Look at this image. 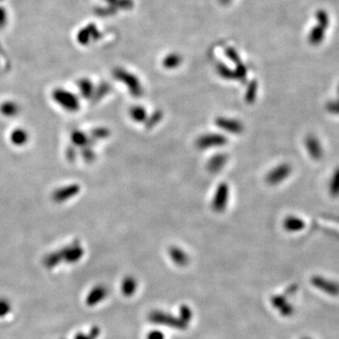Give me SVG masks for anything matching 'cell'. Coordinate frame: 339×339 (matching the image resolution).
Returning a JSON list of instances; mask_svg holds the SVG:
<instances>
[{
  "label": "cell",
  "instance_id": "83f0119b",
  "mask_svg": "<svg viewBox=\"0 0 339 339\" xmlns=\"http://www.w3.org/2000/svg\"><path fill=\"white\" fill-rule=\"evenodd\" d=\"M337 91H338V98L339 99V86H338V90H337Z\"/></svg>",
  "mask_w": 339,
  "mask_h": 339
},
{
  "label": "cell",
  "instance_id": "ffe728a7",
  "mask_svg": "<svg viewBox=\"0 0 339 339\" xmlns=\"http://www.w3.org/2000/svg\"><path fill=\"white\" fill-rule=\"evenodd\" d=\"M256 95H257V83H255L254 81L249 85L247 89V92L245 94V100L248 103H253L256 98Z\"/></svg>",
  "mask_w": 339,
  "mask_h": 339
},
{
  "label": "cell",
  "instance_id": "8992f818",
  "mask_svg": "<svg viewBox=\"0 0 339 339\" xmlns=\"http://www.w3.org/2000/svg\"><path fill=\"white\" fill-rule=\"evenodd\" d=\"M116 76L122 80L123 82H125V84L127 85L129 89L130 94L135 96V97H139L142 94V87L141 83L139 81V79L134 76L131 74H128L127 72L124 71H119L116 75Z\"/></svg>",
  "mask_w": 339,
  "mask_h": 339
},
{
  "label": "cell",
  "instance_id": "7c38bea8",
  "mask_svg": "<svg viewBox=\"0 0 339 339\" xmlns=\"http://www.w3.org/2000/svg\"><path fill=\"white\" fill-rule=\"evenodd\" d=\"M325 32H326V28L320 25H318L312 28L309 34V38H308L311 44L318 45L322 42L324 39Z\"/></svg>",
  "mask_w": 339,
  "mask_h": 339
},
{
  "label": "cell",
  "instance_id": "44dd1931",
  "mask_svg": "<svg viewBox=\"0 0 339 339\" xmlns=\"http://www.w3.org/2000/svg\"><path fill=\"white\" fill-rule=\"evenodd\" d=\"M316 18L319 22V25L322 26L323 28H326L329 27V16L328 14L323 11V10H320L317 14H316Z\"/></svg>",
  "mask_w": 339,
  "mask_h": 339
},
{
  "label": "cell",
  "instance_id": "484cf974",
  "mask_svg": "<svg viewBox=\"0 0 339 339\" xmlns=\"http://www.w3.org/2000/svg\"><path fill=\"white\" fill-rule=\"evenodd\" d=\"M110 135V131L106 128H99L96 130H94V137L97 139H105Z\"/></svg>",
  "mask_w": 339,
  "mask_h": 339
},
{
  "label": "cell",
  "instance_id": "7a4b0ae2",
  "mask_svg": "<svg viewBox=\"0 0 339 339\" xmlns=\"http://www.w3.org/2000/svg\"><path fill=\"white\" fill-rule=\"evenodd\" d=\"M230 196V188L228 184H220L214 193V197L212 200V208L216 212H224L226 210L229 202Z\"/></svg>",
  "mask_w": 339,
  "mask_h": 339
},
{
  "label": "cell",
  "instance_id": "7402d4cb",
  "mask_svg": "<svg viewBox=\"0 0 339 339\" xmlns=\"http://www.w3.org/2000/svg\"><path fill=\"white\" fill-rule=\"evenodd\" d=\"M161 118H162V113H161V112H155V113L148 119L146 126H147L148 128L155 127V126H156V125L160 122Z\"/></svg>",
  "mask_w": 339,
  "mask_h": 339
},
{
  "label": "cell",
  "instance_id": "e0dca14e",
  "mask_svg": "<svg viewBox=\"0 0 339 339\" xmlns=\"http://www.w3.org/2000/svg\"><path fill=\"white\" fill-rule=\"evenodd\" d=\"M181 63V57L178 55H170L163 60L164 67L168 69H172L177 67Z\"/></svg>",
  "mask_w": 339,
  "mask_h": 339
},
{
  "label": "cell",
  "instance_id": "cb8c5ba5",
  "mask_svg": "<svg viewBox=\"0 0 339 339\" xmlns=\"http://www.w3.org/2000/svg\"><path fill=\"white\" fill-rule=\"evenodd\" d=\"M218 73L221 75V76L225 77L226 79H231V78H234V75H233V72L232 71L227 69V67L224 66V65H220L218 66Z\"/></svg>",
  "mask_w": 339,
  "mask_h": 339
},
{
  "label": "cell",
  "instance_id": "3957f363",
  "mask_svg": "<svg viewBox=\"0 0 339 339\" xmlns=\"http://www.w3.org/2000/svg\"><path fill=\"white\" fill-rule=\"evenodd\" d=\"M54 100L59 107L71 113L76 112L79 109V101L70 93L63 92L62 90L54 93Z\"/></svg>",
  "mask_w": 339,
  "mask_h": 339
},
{
  "label": "cell",
  "instance_id": "d6986e66",
  "mask_svg": "<svg viewBox=\"0 0 339 339\" xmlns=\"http://www.w3.org/2000/svg\"><path fill=\"white\" fill-rule=\"evenodd\" d=\"M101 289H102L101 287H98V288L93 290V291L89 294V296L87 298V303H88L89 305H94L95 303L99 302V301L104 297V295H101V294L104 293V292L101 291Z\"/></svg>",
  "mask_w": 339,
  "mask_h": 339
},
{
  "label": "cell",
  "instance_id": "9c48e42d",
  "mask_svg": "<svg viewBox=\"0 0 339 339\" xmlns=\"http://www.w3.org/2000/svg\"><path fill=\"white\" fill-rule=\"evenodd\" d=\"M79 191V187L77 185H71L64 188H61L60 189H57L54 193V199L57 202L66 201L70 198L74 197V195L77 194Z\"/></svg>",
  "mask_w": 339,
  "mask_h": 339
},
{
  "label": "cell",
  "instance_id": "52a82bcc",
  "mask_svg": "<svg viewBox=\"0 0 339 339\" xmlns=\"http://www.w3.org/2000/svg\"><path fill=\"white\" fill-rule=\"evenodd\" d=\"M215 124L217 127L222 128L223 130L227 131L229 133L240 134L243 131V124L236 119L220 117L216 119Z\"/></svg>",
  "mask_w": 339,
  "mask_h": 339
},
{
  "label": "cell",
  "instance_id": "ba28073f",
  "mask_svg": "<svg viewBox=\"0 0 339 339\" xmlns=\"http://www.w3.org/2000/svg\"><path fill=\"white\" fill-rule=\"evenodd\" d=\"M282 227L287 232L296 233L305 228V222L298 216L289 215L284 218L282 222Z\"/></svg>",
  "mask_w": 339,
  "mask_h": 339
},
{
  "label": "cell",
  "instance_id": "277c9868",
  "mask_svg": "<svg viewBox=\"0 0 339 339\" xmlns=\"http://www.w3.org/2000/svg\"><path fill=\"white\" fill-rule=\"evenodd\" d=\"M304 146L307 154L315 161H320L324 155L323 147L320 139L314 135L308 134L304 140Z\"/></svg>",
  "mask_w": 339,
  "mask_h": 339
},
{
  "label": "cell",
  "instance_id": "603a6c76",
  "mask_svg": "<svg viewBox=\"0 0 339 339\" xmlns=\"http://www.w3.org/2000/svg\"><path fill=\"white\" fill-rule=\"evenodd\" d=\"M11 311V304L7 300L0 299V317L9 314Z\"/></svg>",
  "mask_w": 339,
  "mask_h": 339
},
{
  "label": "cell",
  "instance_id": "ac0fdd59",
  "mask_svg": "<svg viewBox=\"0 0 339 339\" xmlns=\"http://www.w3.org/2000/svg\"><path fill=\"white\" fill-rule=\"evenodd\" d=\"M325 110L327 113L336 116H339V99L329 100L325 104Z\"/></svg>",
  "mask_w": 339,
  "mask_h": 339
},
{
  "label": "cell",
  "instance_id": "2e32d148",
  "mask_svg": "<svg viewBox=\"0 0 339 339\" xmlns=\"http://www.w3.org/2000/svg\"><path fill=\"white\" fill-rule=\"evenodd\" d=\"M72 141L75 145H78V146H86L88 144V137L87 135L83 133L80 130H75L72 133L71 136Z\"/></svg>",
  "mask_w": 339,
  "mask_h": 339
},
{
  "label": "cell",
  "instance_id": "5bb4252c",
  "mask_svg": "<svg viewBox=\"0 0 339 339\" xmlns=\"http://www.w3.org/2000/svg\"><path fill=\"white\" fill-rule=\"evenodd\" d=\"M28 133L24 129H15L11 134V141L14 145L22 146L28 141Z\"/></svg>",
  "mask_w": 339,
  "mask_h": 339
},
{
  "label": "cell",
  "instance_id": "30bf717a",
  "mask_svg": "<svg viewBox=\"0 0 339 339\" xmlns=\"http://www.w3.org/2000/svg\"><path fill=\"white\" fill-rule=\"evenodd\" d=\"M227 162V155L218 154L212 156L207 163V170L210 172H218L225 167Z\"/></svg>",
  "mask_w": 339,
  "mask_h": 339
},
{
  "label": "cell",
  "instance_id": "9a60e30c",
  "mask_svg": "<svg viewBox=\"0 0 339 339\" xmlns=\"http://www.w3.org/2000/svg\"><path fill=\"white\" fill-rule=\"evenodd\" d=\"M0 111L2 114L8 117H12V116H15L18 113L19 107L14 102H6L1 106Z\"/></svg>",
  "mask_w": 339,
  "mask_h": 339
},
{
  "label": "cell",
  "instance_id": "5b68a950",
  "mask_svg": "<svg viewBox=\"0 0 339 339\" xmlns=\"http://www.w3.org/2000/svg\"><path fill=\"white\" fill-rule=\"evenodd\" d=\"M227 139L224 135L217 133H208L202 135L196 141V146L199 149H208L226 145Z\"/></svg>",
  "mask_w": 339,
  "mask_h": 339
},
{
  "label": "cell",
  "instance_id": "4316f807",
  "mask_svg": "<svg viewBox=\"0 0 339 339\" xmlns=\"http://www.w3.org/2000/svg\"><path fill=\"white\" fill-rule=\"evenodd\" d=\"M223 3H228L230 0H221Z\"/></svg>",
  "mask_w": 339,
  "mask_h": 339
},
{
  "label": "cell",
  "instance_id": "4fadbf2b",
  "mask_svg": "<svg viewBox=\"0 0 339 339\" xmlns=\"http://www.w3.org/2000/svg\"><path fill=\"white\" fill-rule=\"evenodd\" d=\"M129 114L132 120L136 123H143L147 120V112L143 107L141 106L132 107L129 110Z\"/></svg>",
  "mask_w": 339,
  "mask_h": 339
},
{
  "label": "cell",
  "instance_id": "8fae6325",
  "mask_svg": "<svg viewBox=\"0 0 339 339\" xmlns=\"http://www.w3.org/2000/svg\"><path fill=\"white\" fill-rule=\"evenodd\" d=\"M329 195L334 199L339 198V167L334 170L328 184Z\"/></svg>",
  "mask_w": 339,
  "mask_h": 339
},
{
  "label": "cell",
  "instance_id": "d4e9b609",
  "mask_svg": "<svg viewBox=\"0 0 339 339\" xmlns=\"http://www.w3.org/2000/svg\"><path fill=\"white\" fill-rule=\"evenodd\" d=\"M170 255L174 260H181V262L184 259H186V255L181 250H178L177 248H172L170 250Z\"/></svg>",
  "mask_w": 339,
  "mask_h": 339
},
{
  "label": "cell",
  "instance_id": "6da1fadb",
  "mask_svg": "<svg viewBox=\"0 0 339 339\" xmlns=\"http://www.w3.org/2000/svg\"><path fill=\"white\" fill-rule=\"evenodd\" d=\"M293 168L289 163H282L268 171L266 181L268 185L276 186L286 180L292 173Z\"/></svg>",
  "mask_w": 339,
  "mask_h": 339
}]
</instances>
